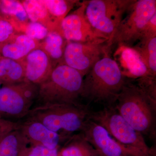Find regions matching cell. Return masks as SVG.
<instances>
[{
  "label": "cell",
  "mask_w": 156,
  "mask_h": 156,
  "mask_svg": "<svg viewBox=\"0 0 156 156\" xmlns=\"http://www.w3.org/2000/svg\"><path fill=\"white\" fill-rule=\"evenodd\" d=\"M115 108L133 128L151 139L156 137V78L126 77Z\"/></svg>",
  "instance_id": "1"
},
{
  "label": "cell",
  "mask_w": 156,
  "mask_h": 156,
  "mask_svg": "<svg viewBox=\"0 0 156 156\" xmlns=\"http://www.w3.org/2000/svg\"><path fill=\"white\" fill-rule=\"evenodd\" d=\"M107 53L84 76L81 98L114 106L126 77L115 59Z\"/></svg>",
  "instance_id": "2"
},
{
  "label": "cell",
  "mask_w": 156,
  "mask_h": 156,
  "mask_svg": "<svg viewBox=\"0 0 156 156\" xmlns=\"http://www.w3.org/2000/svg\"><path fill=\"white\" fill-rule=\"evenodd\" d=\"M83 78L72 68L63 63L58 64L53 68L48 78L39 85L33 108L80 103L79 100L81 98Z\"/></svg>",
  "instance_id": "3"
},
{
  "label": "cell",
  "mask_w": 156,
  "mask_h": 156,
  "mask_svg": "<svg viewBox=\"0 0 156 156\" xmlns=\"http://www.w3.org/2000/svg\"><path fill=\"white\" fill-rule=\"evenodd\" d=\"M90 112L80 103L50 105L33 108L24 119L41 123L67 139L73 133L82 131Z\"/></svg>",
  "instance_id": "4"
},
{
  "label": "cell",
  "mask_w": 156,
  "mask_h": 156,
  "mask_svg": "<svg viewBox=\"0 0 156 156\" xmlns=\"http://www.w3.org/2000/svg\"><path fill=\"white\" fill-rule=\"evenodd\" d=\"M89 119L100 124L122 145L145 156H156V151L149 147L144 136L136 131L117 112L115 107L90 112Z\"/></svg>",
  "instance_id": "5"
},
{
  "label": "cell",
  "mask_w": 156,
  "mask_h": 156,
  "mask_svg": "<svg viewBox=\"0 0 156 156\" xmlns=\"http://www.w3.org/2000/svg\"><path fill=\"white\" fill-rule=\"evenodd\" d=\"M155 13L156 0H134L107 44L108 50L113 45L132 48L141 37L146 24Z\"/></svg>",
  "instance_id": "6"
},
{
  "label": "cell",
  "mask_w": 156,
  "mask_h": 156,
  "mask_svg": "<svg viewBox=\"0 0 156 156\" xmlns=\"http://www.w3.org/2000/svg\"><path fill=\"white\" fill-rule=\"evenodd\" d=\"M134 1H86L85 14L95 32L106 40L108 43L111 40L124 14Z\"/></svg>",
  "instance_id": "7"
},
{
  "label": "cell",
  "mask_w": 156,
  "mask_h": 156,
  "mask_svg": "<svg viewBox=\"0 0 156 156\" xmlns=\"http://www.w3.org/2000/svg\"><path fill=\"white\" fill-rule=\"evenodd\" d=\"M38 86L25 82L0 89V113L14 121L25 119L33 108Z\"/></svg>",
  "instance_id": "8"
},
{
  "label": "cell",
  "mask_w": 156,
  "mask_h": 156,
  "mask_svg": "<svg viewBox=\"0 0 156 156\" xmlns=\"http://www.w3.org/2000/svg\"><path fill=\"white\" fill-rule=\"evenodd\" d=\"M107 41L98 39L86 42L67 41L62 63L79 72L83 76L107 53Z\"/></svg>",
  "instance_id": "9"
},
{
  "label": "cell",
  "mask_w": 156,
  "mask_h": 156,
  "mask_svg": "<svg viewBox=\"0 0 156 156\" xmlns=\"http://www.w3.org/2000/svg\"><path fill=\"white\" fill-rule=\"evenodd\" d=\"M80 133L101 156H145L121 144L104 127L89 119Z\"/></svg>",
  "instance_id": "10"
},
{
  "label": "cell",
  "mask_w": 156,
  "mask_h": 156,
  "mask_svg": "<svg viewBox=\"0 0 156 156\" xmlns=\"http://www.w3.org/2000/svg\"><path fill=\"white\" fill-rule=\"evenodd\" d=\"M86 7V1H83L62 21L59 32L66 41L86 42L103 39L95 32L87 20L85 14Z\"/></svg>",
  "instance_id": "11"
},
{
  "label": "cell",
  "mask_w": 156,
  "mask_h": 156,
  "mask_svg": "<svg viewBox=\"0 0 156 156\" xmlns=\"http://www.w3.org/2000/svg\"><path fill=\"white\" fill-rule=\"evenodd\" d=\"M24 120L23 123H19V128L27 145H41L54 149L60 147V143L67 140L41 123L27 119Z\"/></svg>",
  "instance_id": "12"
},
{
  "label": "cell",
  "mask_w": 156,
  "mask_h": 156,
  "mask_svg": "<svg viewBox=\"0 0 156 156\" xmlns=\"http://www.w3.org/2000/svg\"><path fill=\"white\" fill-rule=\"evenodd\" d=\"M20 61L24 68L25 81L37 86L48 78L54 68L47 53L40 48L32 50Z\"/></svg>",
  "instance_id": "13"
},
{
  "label": "cell",
  "mask_w": 156,
  "mask_h": 156,
  "mask_svg": "<svg viewBox=\"0 0 156 156\" xmlns=\"http://www.w3.org/2000/svg\"><path fill=\"white\" fill-rule=\"evenodd\" d=\"M40 42L25 34L18 33L0 45V56L20 61L32 50L40 48Z\"/></svg>",
  "instance_id": "14"
},
{
  "label": "cell",
  "mask_w": 156,
  "mask_h": 156,
  "mask_svg": "<svg viewBox=\"0 0 156 156\" xmlns=\"http://www.w3.org/2000/svg\"><path fill=\"white\" fill-rule=\"evenodd\" d=\"M116 54L119 56L120 64L123 68L121 71L126 77L135 79L143 77H153L139 54L133 48L118 47Z\"/></svg>",
  "instance_id": "15"
},
{
  "label": "cell",
  "mask_w": 156,
  "mask_h": 156,
  "mask_svg": "<svg viewBox=\"0 0 156 156\" xmlns=\"http://www.w3.org/2000/svg\"><path fill=\"white\" fill-rule=\"evenodd\" d=\"M0 18L11 22L17 31H22L29 20L21 2L14 0L0 1Z\"/></svg>",
  "instance_id": "16"
},
{
  "label": "cell",
  "mask_w": 156,
  "mask_h": 156,
  "mask_svg": "<svg viewBox=\"0 0 156 156\" xmlns=\"http://www.w3.org/2000/svg\"><path fill=\"white\" fill-rule=\"evenodd\" d=\"M20 2L31 22L41 23L48 29L49 32L58 31L59 29L53 22L43 0H25Z\"/></svg>",
  "instance_id": "17"
},
{
  "label": "cell",
  "mask_w": 156,
  "mask_h": 156,
  "mask_svg": "<svg viewBox=\"0 0 156 156\" xmlns=\"http://www.w3.org/2000/svg\"><path fill=\"white\" fill-rule=\"evenodd\" d=\"M67 41L58 31L50 32L42 42L40 48L47 53L52 62L53 67L62 63L63 54Z\"/></svg>",
  "instance_id": "18"
},
{
  "label": "cell",
  "mask_w": 156,
  "mask_h": 156,
  "mask_svg": "<svg viewBox=\"0 0 156 156\" xmlns=\"http://www.w3.org/2000/svg\"><path fill=\"white\" fill-rule=\"evenodd\" d=\"M59 156H101L82 133L74 134L66 140Z\"/></svg>",
  "instance_id": "19"
},
{
  "label": "cell",
  "mask_w": 156,
  "mask_h": 156,
  "mask_svg": "<svg viewBox=\"0 0 156 156\" xmlns=\"http://www.w3.org/2000/svg\"><path fill=\"white\" fill-rule=\"evenodd\" d=\"M24 68L21 61L0 58V83L5 86L25 82Z\"/></svg>",
  "instance_id": "20"
},
{
  "label": "cell",
  "mask_w": 156,
  "mask_h": 156,
  "mask_svg": "<svg viewBox=\"0 0 156 156\" xmlns=\"http://www.w3.org/2000/svg\"><path fill=\"white\" fill-rule=\"evenodd\" d=\"M138 53L151 75L156 76V36L142 37L132 48Z\"/></svg>",
  "instance_id": "21"
},
{
  "label": "cell",
  "mask_w": 156,
  "mask_h": 156,
  "mask_svg": "<svg viewBox=\"0 0 156 156\" xmlns=\"http://www.w3.org/2000/svg\"><path fill=\"white\" fill-rule=\"evenodd\" d=\"M27 142L19 126L7 133L0 142V156H19Z\"/></svg>",
  "instance_id": "22"
},
{
  "label": "cell",
  "mask_w": 156,
  "mask_h": 156,
  "mask_svg": "<svg viewBox=\"0 0 156 156\" xmlns=\"http://www.w3.org/2000/svg\"><path fill=\"white\" fill-rule=\"evenodd\" d=\"M43 2L59 30L62 20L76 5L80 3L79 1L72 0H43Z\"/></svg>",
  "instance_id": "23"
},
{
  "label": "cell",
  "mask_w": 156,
  "mask_h": 156,
  "mask_svg": "<svg viewBox=\"0 0 156 156\" xmlns=\"http://www.w3.org/2000/svg\"><path fill=\"white\" fill-rule=\"evenodd\" d=\"M22 32L31 38L39 42L43 41L49 33L48 29L41 23L31 21L25 25Z\"/></svg>",
  "instance_id": "24"
},
{
  "label": "cell",
  "mask_w": 156,
  "mask_h": 156,
  "mask_svg": "<svg viewBox=\"0 0 156 156\" xmlns=\"http://www.w3.org/2000/svg\"><path fill=\"white\" fill-rule=\"evenodd\" d=\"M60 147L50 149L41 145H27L19 156H59Z\"/></svg>",
  "instance_id": "25"
},
{
  "label": "cell",
  "mask_w": 156,
  "mask_h": 156,
  "mask_svg": "<svg viewBox=\"0 0 156 156\" xmlns=\"http://www.w3.org/2000/svg\"><path fill=\"white\" fill-rule=\"evenodd\" d=\"M17 31L14 26L8 20L0 18V45L8 41Z\"/></svg>",
  "instance_id": "26"
},
{
  "label": "cell",
  "mask_w": 156,
  "mask_h": 156,
  "mask_svg": "<svg viewBox=\"0 0 156 156\" xmlns=\"http://www.w3.org/2000/svg\"><path fill=\"white\" fill-rule=\"evenodd\" d=\"M152 36H156V13L151 17L146 24L141 37Z\"/></svg>",
  "instance_id": "27"
},
{
  "label": "cell",
  "mask_w": 156,
  "mask_h": 156,
  "mask_svg": "<svg viewBox=\"0 0 156 156\" xmlns=\"http://www.w3.org/2000/svg\"><path fill=\"white\" fill-rule=\"evenodd\" d=\"M1 83H0V89H1Z\"/></svg>",
  "instance_id": "28"
},
{
  "label": "cell",
  "mask_w": 156,
  "mask_h": 156,
  "mask_svg": "<svg viewBox=\"0 0 156 156\" xmlns=\"http://www.w3.org/2000/svg\"><path fill=\"white\" fill-rule=\"evenodd\" d=\"M1 56H0V58H1Z\"/></svg>",
  "instance_id": "29"
}]
</instances>
